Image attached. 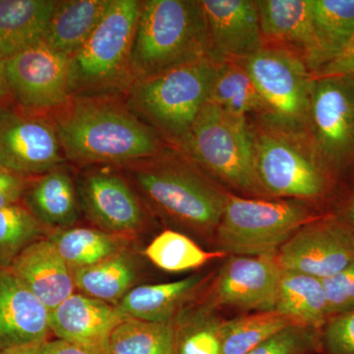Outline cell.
I'll return each instance as SVG.
<instances>
[{
  "mask_svg": "<svg viewBox=\"0 0 354 354\" xmlns=\"http://www.w3.org/2000/svg\"><path fill=\"white\" fill-rule=\"evenodd\" d=\"M48 118L65 160L79 167H120L160 152L155 130L118 95H73Z\"/></svg>",
  "mask_w": 354,
  "mask_h": 354,
  "instance_id": "cell-1",
  "label": "cell"
},
{
  "mask_svg": "<svg viewBox=\"0 0 354 354\" xmlns=\"http://www.w3.org/2000/svg\"><path fill=\"white\" fill-rule=\"evenodd\" d=\"M118 167L145 206L187 232L215 236L227 195L189 165L157 155Z\"/></svg>",
  "mask_w": 354,
  "mask_h": 354,
  "instance_id": "cell-2",
  "label": "cell"
},
{
  "mask_svg": "<svg viewBox=\"0 0 354 354\" xmlns=\"http://www.w3.org/2000/svg\"><path fill=\"white\" fill-rule=\"evenodd\" d=\"M204 57L208 37L199 1H141L131 51L134 81Z\"/></svg>",
  "mask_w": 354,
  "mask_h": 354,
  "instance_id": "cell-3",
  "label": "cell"
},
{
  "mask_svg": "<svg viewBox=\"0 0 354 354\" xmlns=\"http://www.w3.org/2000/svg\"><path fill=\"white\" fill-rule=\"evenodd\" d=\"M140 8L138 0H111L90 38L70 57V97L127 92L134 82L131 51Z\"/></svg>",
  "mask_w": 354,
  "mask_h": 354,
  "instance_id": "cell-4",
  "label": "cell"
},
{
  "mask_svg": "<svg viewBox=\"0 0 354 354\" xmlns=\"http://www.w3.org/2000/svg\"><path fill=\"white\" fill-rule=\"evenodd\" d=\"M216 67L211 58L204 57L137 79L128 88L125 102L149 127L181 143L208 102Z\"/></svg>",
  "mask_w": 354,
  "mask_h": 354,
  "instance_id": "cell-5",
  "label": "cell"
},
{
  "mask_svg": "<svg viewBox=\"0 0 354 354\" xmlns=\"http://www.w3.org/2000/svg\"><path fill=\"white\" fill-rule=\"evenodd\" d=\"M315 218L299 203L227 195L216 230V250L228 256H274L297 230Z\"/></svg>",
  "mask_w": 354,
  "mask_h": 354,
  "instance_id": "cell-6",
  "label": "cell"
},
{
  "mask_svg": "<svg viewBox=\"0 0 354 354\" xmlns=\"http://www.w3.org/2000/svg\"><path fill=\"white\" fill-rule=\"evenodd\" d=\"M181 144L195 162L236 189L264 192L256 172L255 142L245 118L207 102Z\"/></svg>",
  "mask_w": 354,
  "mask_h": 354,
  "instance_id": "cell-7",
  "label": "cell"
},
{
  "mask_svg": "<svg viewBox=\"0 0 354 354\" xmlns=\"http://www.w3.org/2000/svg\"><path fill=\"white\" fill-rule=\"evenodd\" d=\"M309 116L321 167L333 180L354 167V77L312 79Z\"/></svg>",
  "mask_w": 354,
  "mask_h": 354,
  "instance_id": "cell-8",
  "label": "cell"
},
{
  "mask_svg": "<svg viewBox=\"0 0 354 354\" xmlns=\"http://www.w3.org/2000/svg\"><path fill=\"white\" fill-rule=\"evenodd\" d=\"M70 57L43 41L6 59L12 104L20 111L50 115L70 99Z\"/></svg>",
  "mask_w": 354,
  "mask_h": 354,
  "instance_id": "cell-9",
  "label": "cell"
},
{
  "mask_svg": "<svg viewBox=\"0 0 354 354\" xmlns=\"http://www.w3.org/2000/svg\"><path fill=\"white\" fill-rule=\"evenodd\" d=\"M75 183L81 212L100 230L134 239L145 227V205L118 167H91Z\"/></svg>",
  "mask_w": 354,
  "mask_h": 354,
  "instance_id": "cell-10",
  "label": "cell"
},
{
  "mask_svg": "<svg viewBox=\"0 0 354 354\" xmlns=\"http://www.w3.org/2000/svg\"><path fill=\"white\" fill-rule=\"evenodd\" d=\"M65 160L48 116L25 113L13 104L0 108V167L34 178Z\"/></svg>",
  "mask_w": 354,
  "mask_h": 354,
  "instance_id": "cell-11",
  "label": "cell"
},
{
  "mask_svg": "<svg viewBox=\"0 0 354 354\" xmlns=\"http://www.w3.org/2000/svg\"><path fill=\"white\" fill-rule=\"evenodd\" d=\"M245 68L265 109L277 120L290 125L304 122L309 115L311 79L299 58L286 50L262 48L247 58Z\"/></svg>",
  "mask_w": 354,
  "mask_h": 354,
  "instance_id": "cell-12",
  "label": "cell"
},
{
  "mask_svg": "<svg viewBox=\"0 0 354 354\" xmlns=\"http://www.w3.org/2000/svg\"><path fill=\"white\" fill-rule=\"evenodd\" d=\"M285 271L329 278L354 261V234L337 216L317 218L297 230L276 255Z\"/></svg>",
  "mask_w": 354,
  "mask_h": 354,
  "instance_id": "cell-13",
  "label": "cell"
},
{
  "mask_svg": "<svg viewBox=\"0 0 354 354\" xmlns=\"http://www.w3.org/2000/svg\"><path fill=\"white\" fill-rule=\"evenodd\" d=\"M255 162L261 186L274 196L320 199L332 185L319 162L278 137L266 135L255 142Z\"/></svg>",
  "mask_w": 354,
  "mask_h": 354,
  "instance_id": "cell-14",
  "label": "cell"
},
{
  "mask_svg": "<svg viewBox=\"0 0 354 354\" xmlns=\"http://www.w3.org/2000/svg\"><path fill=\"white\" fill-rule=\"evenodd\" d=\"M283 270L274 256H230L214 279L207 305L274 311Z\"/></svg>",
  "mask_w": 354,
  "mask_h": 354,
  "instance_id": "cell-15",
  "label": "cell"
},
{
  "mask_svg": "<svg viewBox=\"0 0 354 354\" xmlns=\"http://www.w3.org/2000/svg\"><path fill=\"white\" fill-rule=\"evenodd\" d=\"M209 57L216 64L247 58L262 50V30L255 1L202 0Z\"/></svg>",
  "mask_w": 354,
  "mask_h": 354,
  "instance_id": "cell-16",
  "label": "cell"
},
{
  "mask_svg": "<svg viewBox=\"0 0 354 354\" xmlns=\"http://www.w3.org/2000/svg\"><path fill=\"white\" fill-rule=\"evenodd\" d=\"M50 333L48 309L9 268L0 267V349L41 344Z\"/></svg>",
  "mask_w": 354,
  "mask_h": 354,
  "instance_id": "cell-17",
  "label": "cell"
},
{
  "mask_svg": "<svg viewBox=\"0 0 354 354\" xmlns=\"http://www.w3.org/2000/svg\"><path fill=\"white\" fill-rule=\"evenodd\" d=\"M129 318L116 305L73 293L50 312V328L57 339L104 348L113 330Z\"/></svg>",
  "mask_w": 354,
  "mask_h": 354,
  "instance_id": "cell-18",
  "label": "cell"
},
{
  "mask_svg": "<svg viewBox=\"0 0 354 354\" xmlns=\"http://www.w3.org/2000/svg\"><path fill=\"white\" fill-rule=\"evenodd\" d=\"M9 269L50 312L76 290L71 269L48 236L26 247Z\"/></svg>",
  "mask_w": 354,
  "mask_h": 354,
  "instance_id": "cell-19",
  "label": "cell"
},
{
  "mask_svg": "<svg viewBox=\"0 0 354 354\" xmlns=\"http://www.w3.org/2000/svg\"><path fill=\"white\" fill-rule=\"evenodd\" d=\"M209 279V274H195L169 283L135 286L116 306L131 318L174 323L194 302Z\"/></svg>",
  "mask_w": 354,
  "mask_h": 354,
  "instance_id": "cell-20",
  "label": "cell"
},
{
  "mask_svg": "<svg viewBox=\"0 0 354 354\" xmlns=\"http://www.w3.org/2000/svg\"><path fill=\"white\" fill-rule=\"evenodd\" d=\"M22 204L50 230L73 227L82 214L75 179L64 165L32 178Z\"/></svg>",
  "mask_w": 354,
  "mask_h": 354,
  "instance_id": "cell-21",
  "label": "cell"
},
{
  "mask_svg": "<svg viewBox=\"0 0 354 354\" xmlns=\"http://www.w3.org/2000/svg\"><path fill=\"white\" fill-rule=\"evenodd\" d=\"M111 0L57 1L43 41L53 50L72 57L82 48L108 10Z\"/></svg>",
  "mask_w": 354,
  "mask_h": 354,
  "instance_id": "cell-22",
  "label": "cell"
},
{
  "mask_svg": "<svg viewBox=\"0 0 354 354\" xmlns=\"http://www.w3.org/2000/svg\"><path fill=\"white\" fill-rule=\"evenodd\" d=\"M57 1L0 0V55L14 57L43 41Z\"/></svg>",
  "mask_w": 354,
  "mask_h": 354,
  "instance_id": "cell-23",
  "label": "cell"
},
{
  "mask_svg": "<svg viewBox=\"0 0 354 354\" xmlns=\"http://www.w3.org/2000/svg\"><path fill=\"white\" fill-rule=\"evenodd\" d=\"M76 290L87 297L116 305L135 288L139 262L133 248L88 267L71 270Z\"/></svg>",
  "mask_w": 354,
  "mask_h": 354,
  "instance_id": "cell-24",
  "label": "cell"
},
{
  "mask_svg": "<svg viewBox=\"0 0 354 354\" xmlns=\"http://www.w3.org/2000/svg\"><path fill=\"white\" fill-rule=\"evenodd\" d=\"M274 311L298 325L322 330L330 320L322 279L283 270Z\"/></svg>",
  "mask_w": 354,
  "mask_h": 354,
  "instance_id": "cell-25",
  "label": "cell"
},
{
  "mask_svg": "<svg viewBox=\"0 0 354 354\" xmlns=\"http://www.w3.org/2000/svg\"><path fill=\"white\" fill-rule=\"evenodd\" d=\"M262 34L299 46L308 62L313 55V0L255 1Z\"/></svg>",
  "mask_w": 354,
  "mask_h": 354,
  "instance_id": "cell-26",
  "label": "cell"
},
{
  "mask_svg": "<svg viewBox=\"0 0 354 354\" xmlns=\"http://www.w3.org/2000/svg\"><path fill=\"white\" fill-rule=\"evenodd\" d=\"M48 239L70 269L88 267L132 248L134 239L100 228L71 227L51 230Z\"/></svg>",
  "mask_w": 354,
  "mask_h": 354,
  "instance_id": "cell-27",
  "label": "cell"
},
{
  "mask_svg": "<svg viewBox=\"0 0 354 354\" xmlns=\"http://www.w3.org/2000/svg\"><path fill=\"white\" fill-rule=\"evenodd\" d=\"M314 50L309 59L320 70L354 35V0H313Z\"/></svg>",
  "mask_w": 354,
  "mask_h": 354,
  "instance_id": "cell-28",
  "label": "cell"
},
{
  "mask_svg": "<svg viewBox=\"0 0 354 354\" xmlns=\"http://www.w3.org/2000/svg\"><path fill=\"white\" fill-rule=\"evenodd\" d=\"M208 102L235 116L265 109L264 102L245 66L225 62L216 64Z\"/></svg>",
  "mask_w": 354,
  "mask_h": 354,
  "instance_id": "cell-29",
  "label": "cell"
},
{
  "mask_svg": "<svg viewBox=\"0 0 354 354\" xmlns=\"http://www.w3.org/2000/svg\"><path fill=\"white\" fill-rule=\"evenodd\" d=\"M174 323L125 319L104 344V354H174Z\"/></svg>",
  "mask_w": 354,
  "mask_h": 354,
  "instance_id": "cell-30",
  "label": "cell"
},
{
  "mask_svg": "<svg viewBox=\"0 0 354 354\" xmlns=\"http://www.w3.org/2000/svg\"><path fill=\"white\" fill-rule=\"evenodd\" d=\"M295 323L276 311L254 312L221 321V354H247Z\"/></svg>",
  "mask_w": 354,
  "mask_h": 354,
  "instance_id": "cell-31",
  "label": "cell"
},
{
  "mask_svg": "<svg viewBox=\"0 0 354 354\" xmlns=\"http://www.w3.org/2000/svg\"><path fill=\"white\" fill-rule=\"evenodd\" d=\"M221 321L206 304L189 305L174 321V354H221Z\"/></svg>",
  "mask_w": 354,
  "mask_h": 354,
  "instance_id": "cell-32",
  "label": "cell"
},
{
  "mask_svg": "<svg viewBox=\"0 0 354 354\" xmlns=\"http://www.w3.org/2000/svg\"><path fill=\"white\" fill-rule=\"evenodd\" d=\"M145 255L153 265L171 272L192 271L227 256L218 250H205L188 235L174 230L157 235L147 246Z\"/></svg>",
  "mask_w": 354,
  "mask_h": 354,
  "instance_id": "cell-33",
  "label": "cell"
},
{
  "mask_svg": "<svg viewBox=\"0 0 354 354\" xmlns=\"http://www.w3.org/2000/svg\"><path fill=\"white\" fill-rule=\"evenodd\" d=\"M50 232L22 203L0 209V267H10L26 247Z\"/></svg>",
  "mask_w": 354,
  "mask_h": 354,
  "instance_id": "cell-34",
  "label": "cell"
},
{
  "mask_svg": "<svg viewBox=\"0 0 354 354\" xmlns=\"http://www.w3.org/2000/svg\"><path fill=\"white\" fill-rule=\"evenodd\" d=\"M322 330L288 326L247 354H315L321 353Z\"/></svg>",
  "mask_w": 354,
  "mask_h": 354,
  "instance_id": "cell-35",
  "label": "cell"
},
{
  "mask_svg": "<svg viewBox=\"0 0 354 354\" xmlns=\"http://www.w3.org/2000/svg\"><path fill=\"white\" fill-rule=\"evenodd\" d=\"M330 319L354 310V261L334 276L322 279Z\"/></svg>",
  "mask_w": 354,
  "mask_h": 354,
  "instance_id": "cell-36",
  "label": "cell"
},
{
  "mask_svg": "<svg viewBox=\"0 0 354 354\" xmlns=\"http://www.w3.org/2000/svg\"><path fill=\"white\" fill-rule=\"evenodd\" d=\"M321 353L354 354V310L332 317L324 326Z\"/></svg>",
  "mask_w": 354,
  "mask_h": 354,
  "instance_id": "cell-37",
  "label": "cell"
},
{
  "mask_svg": "<svg viewBox=\"0 0 354 354\" xmlns=\"http://www.w3.org/2000/svg\"><path fill=\"white\" fill-rule=\"evenodd\" d=\"M32 178L0 167V209L21 204Z\"/></svg>",
  "mask_w": 354,
  "mask_h": 354,
  "instance_id": "cell-38",
  "label": "cell"
},
{
  "mask_svg": "<svg viewBox=\"0 0 354 354\" xmlns=\"http://www.w3.org/2000/svg\"><path fill=\"white\" fill-rule=\"evenodd\" d=\"M318 76L354 77V35L341 53L319 70Z\"/></svg>",
  "mask_w": 354,
  "mask_h": 354,
  "instance_id": "cell-39",
  "label": "cell"
},
{
  "mask_svg": "<svg viewBox=\"0 0 354 354\" xmlns=\"http://www.w3.org/2000/svg\"><path fill=\"white\" fill-rule=\"evenodd\" d=\"M36 354H104V348L81 346L64 339H46L39 344Z\"/></svg>",
  "mask_w": 354,
  "mask_h": 354,
  "instance_id": "cell-40",
  "label": "cell"
},
{
  "mask_svg": "<svg viewBox=\"0 0 354 354\" xmlns=\"http://www.w3.org/2000/svg\"><path fill=\"white\" fill-rule=\"evenodd\" d=\"M12 104L8 82H7L6 59L0 55V108Z\"/></svg>",
  "mask_w": 354,
  "mask_h": 354,
  "instance_id": "cell-41",
  "label": "cell"
},
{
  "mask_svg": "<svg viewBox=\"0 0 354 354\" xmlns=\"http://www.w3.org/2000/svg\"><path fill=\"white\" fill-rule=\"evenodd\" d=\"M39 344H24L0 349V354H36Z\"/></svg>",
  "mask_w": 354,
  "mask_h": 354,
  "instance_id": "cell-42",
  "label": "cell"
},
{
  "mask_svg": "<svg viewBox=\"0 0 354 354\" xmlns=\"http://www.w3.org/2000/svg\"><path fill=\"white\" fill-rule=\"evenodd\" d=\"M337 218H339L354 234V197L353 200H351V205H349L346 218H339V216H337Z\"/></svg>",
  "mask_w": 354,
  "mask_h": 354,
  "instance_id": "cell-43",
  "label": "cell"
}]
</instances>
